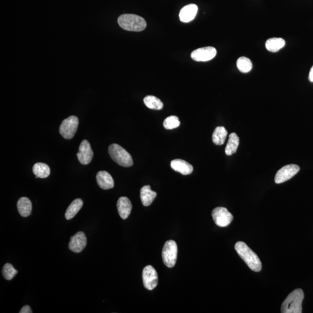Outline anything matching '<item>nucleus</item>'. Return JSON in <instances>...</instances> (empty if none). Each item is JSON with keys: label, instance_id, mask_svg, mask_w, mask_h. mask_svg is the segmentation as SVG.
Here are the masks:
<instances>
[{"label": "nucleus", "instance_id": "4", "mask_svg": "<svg viewBox=\"0 0 313 313\" xmlns=\"http://www.w3.org/2000/svg\"><path fill=\"white\" fill-rule=\"evenodd\" d=\"M109 153L112 160L122 167H130L134 164L130 153L118 144L114 143L110 146Z\"/></svg>", "mask_w": 313, "mask_h": 313}, {"label": "nucleus", "instance_id": "12", "mask_svg": "<svg viewBox=\"0 0 313 313\" xmlns=\"http://www.w3.org/2000/svg\"><path fill=\"white\" fill-rule=\"evenodd\" d=\"M87 241L86 234L83 231H79L71 237L68 247L71 251L80 253L86 248Z\"/></svg>", "mask_w": 313, "mask_h": 313}, {"label": "nucleus", "instance_id": "26", "mask_svg": "<svg viewBox=\"0 0 313 313\" xmlns=\"http://www.w3.org/2000/svg\"><path fill=\"white\" fill-rule=\"evenodd\" d=\"M180 122L179 118L175 115H172L165 119L163 123L164 127L167 130H173L179 127Z\"/></svg>", "mask_w": 313, "mask_h": 313}, {"label": "nucleus", "instance_id": "23", "mask_svg": "<svg viewBox=\"0 0 313 313\" xmlns=\"http://www.w3.org/2000/svg\"><path fill=\"white\" fill-rule=\"evenodd\" d=\"M33 172L36 175V178H40L44 179L49 177L51 171L48 165L42 162H37L33 166Z\"/></svg>", "mask_w": 313, "mask_h": 313}, {"label": "nucleus", "instance_id": "18", "mask_svg": "<svg viewBox=\"0 0 313 313\" xmlns=\"http://www.w3.org/2000/svg\"><path fill=\"white\" fill-rule=\"evenodd\" d=\"M17 207L18 212L22 217L26 218L31 214L32 203L27 197H22L18 200Z\"/></svg>", "mask_w": 313, "mask_h": 313}, {"label": "nucleus", "instance_id": "3", "mask_svg": "<svg viewBox=\"0 0 313 313\" xmlns=\"http://www.w3.org/2000/svg\"><path fill=\"white\" fill-rule=\"evenodd\" d=\"M118 23L122 29L130 31H142L146 29V22L140 16L124 14L118 18Z\"/></svg>", "mask_w": 313, "mask_h": 313}, {"label": "nucleus", "instance_id": "19", "mask_svg": "<svg viewBox=\"0 0 313 313\" xmlns=\"http://www.w3.org/2000/svg\"><path fill=\"white\" fill-rule=\"evenodd\" d=\"M83 205V200L80 199L74 200L67 209L65 213V218L67 220H70L76 216Z\"/></svg>", "mask_w": 313, "mask_h": 313}, {"label": "nucleus", "instance_id": "25", "mask_svg": "<svg viewBox=\"0 0 313 313\" xmlns=\"http://www.w3.org/2000/svg\"><path fill=\"white\" fill-rule=\"evenodd\" d=\"M237 67L240 71L243 73H247L252 70V64L249 59L243 56L238 59Z\"/></svg>", "mask_w": 313, "mask_h": 313}, {"label": "nucleus", "instance_id": "21", "mask_svg": "<svg viewBox=\"0 0 313 313\" xmlns=\"http://www.w3.org/2000/svg\"><path fill=\"white\" fill-rule=\"evenodd\" d=\"M286 45V42L281 38H271L266 41V49L271 52H277Z\"/></svg>", "mask_w": 313, "mask_h": 313}, {"label": "nucleus", "instance_id": "1", "mask_svg": "<svg viewBox=\"0 0 313 313\" xmlns=\"http://www.w3.org/2000/svg\"><path fill=\"white\" fill-rule=\"evenodd\" d=\"M235 249L250 269L253 271L259 272L262 269V263L257 255L250 249L246 243L239 242L235 245Z\"/></svg>", "mask_w": 313, "mask_h": 313}, {"label": "nucleus", "instance_id": "22", "mask_svg": "<svg viewBox=\"0 0 313 313\" xmlns=\"http://www.w3.org/2000/svg\"><path fill=\"white\" fill-rule=\"evenodd\" d=\"M227 135V131L224 127H218L215 128L212 134V141L215 145H224Z\"/></svg>", "mask_w": 313, "mask_h": 313}, {"label": "nucleus", "instance_id": "28", "mask_svg": "<svg viewBox=\"0 0 313 313\" xmlns=\"http://www.w3.org/2000/svg\"><path fill=\"white\" fill-rule=\"evenodd\" d=\"M20 313H31V309L29 306H24L22 309L21 310Z\"/></svg>", "mask_w": 313, "mask_h": 313}, {"label": "nucleus", "instance_id": "15", "mask_svg": "<svg viewBox=\"0 0 313 313\" xmlns=\"http://www.w3.org/2000/svg\"><path fill=\"white\" fill-rule=\"evenodd\" d=\"M119 215L123 219H126L129 217L133 209L132 203L126 197H121L118 199L117 203Z\"/></svg>", "mask_w": 313, "mask_h": 313}, {"label": "nucleus", "instance_id": "9", "mask_svg": "<svg viewBox=\"0 0 313 313\" xmlns=\"http://www.w3.org/2000/svg\"><path fill=\"white\" fill-rule=\"evenodd\" d=\"M142 278L144 286L147 290H153L157 286L158 275L153 266L148 265L144 268Z\"/></svg>", "mask_w": 313, "mask_h": 313}, {"label": "nucleus", "instance_id": "11", "mask_svg": "<svg viewBox=\"0 0 313 313\" xmlns=\"http://www.w3.org/2000/svg\"><path fill=\"white\" fill-rule=\"evenodd\" d=\"M77 156L78 160L81 164L88 165L91 162L93 156V152L89 141L87 140L82 141Z\"/></svg>", "mask_w": 313, "mask_h": 313}, {"label": "nucleus", "instance_id": "17", "mask_svg": "<svg viewBox=\"0 0 313 313\" xmlns=\"http://www.w3.org/2000/svg\"><path fill=\"white\" fill-rule=\"evenodd\" d=\"M156 196V193L153 192L149 185L143 186L140 190V199L144 206L151 205Z\"/></svg>", "mask_w": 313, "mask_h": 313}, {"label": "nucleus", "instance_id": "13", "mask_svg": "<svg viewBox=\"0 0 313 313\" xmlns=\"http://www.w3.org/2000/svg\"><path fill=\"white\" fill-rule=\"evenodd\" d=\"M198 10L197 5L194 4L187 5L181 8L179 15L181 22L189 23L195 20Z\"/></svg>", "mask_w": 313, "mask_h": 313}, {"label": "nucleus", "instance_id": "16", "mask_svg": "<svg viewBox=\"0 0 313 313\" xmlns=\"http://www.w3.org/2000/svg\"><path fill=\"white\" fill-rule=\"evenodd\" d=\"M171 167L175 171L183 175H190L193 171L192 165L181 159H175L171 162Z\"/></svg>", "mask_w": 313, "mask_h": 313}, {"label": "nucleus", "instance_id": "20", "mask_svg": "<svg viewBox=\"0 0 313 313\" xmlns=\"http://www.w3.org/2000/svg\"><path fill=\"white\" fill-rule=\"evenodd\" d=\"M240 143L239 137L236 133L230 134L228 142L225 149V153L227 156H231L236 153Z\"/></svg>", "mask_w": 313, "mask_h": 313}, {"label": "nucleus", "instance_id": "5", "mask_svg": "<svg viewBox=\"0 0 313 313\" xmlns=\"http://www.w3.org/2000/svg\"><path fill=\"white\" fill-rule=\"evenodd\" d=\"M178 256V246L173 240H168L164 244L162 252L164 264L168 268H172L176 264Z\"/></svg>", "mask_w": 313, "mask_h": 313}, {"label": "nucleus", "instance_id": "27", "mask_svg": "<svg viewBox=\"0 0 313 313\" xmlns=\"http://www.w3.org/2000/svg\"><path fill=\"white\" fill-rule=\"evenodd\" d=\"M3 276L7 280H11L17 275L18 271L11 264H6L2 271Z\"/></svg>", "mask_w": 313, "mask_h": 313}, {"label": "nucleus", "instance_id": "14", "mask_svg": "<svg viewBox=\"0 0 313 313\" xmlns=\"http://www.w3.org/2000/svg\"><path fill=\"white\" fill-rule=\"evenodd\" d=\"M98 186L103 190L111 189L114 186V181L111 175L107 171H99L96 175Z\"/></svg>", "mask_w": 313, "mask_h": 313}, {"label": "nucleus", "instance_id": "8", "mask_svg": "<svg viewBox=\"0 0 313 313\" xmlns=\"http://www.w3.org/2000/svg\"><path fill=\"white\" fill-rule=\"evenodd\" d=\"M300 170L298 165L295 164H290L284 166L278 170L275 175L274 180L275 183L280 184L290 180L295 176Z\"/></svg>", "mask_w": 313, "mask_h": 313}, {"label": "nucleus", "instance_id": "6", "mask_svg": "<svg viewBox=\"0 0 313 313\" xmlns=\"http://www.w3.org/2000/svg\"><path fill=\"white\" fill-rule=\"evenodd\" d=\"M78 124V118L75 115H71L62 121L59 127V133L65 139H71L77 132Z\"/></svg>", "mask_w": 313, "mask_h": 313}, {"label": "nucleus", "instance_id": "10", "mask_svg": "<svg viewBox=\"0 0 313 313\" xmlns=\"http://www.w3.org/2000/svg\"><path fill=\"white\" fill-rule=\"evenodd\" d=\"M217 54V51L214 47H203L195 50L191 54V58L197 62H207L214 59Z\"/></svg>", "mask_w": 313, "mask_h": 313}, {"label": "nucleus", "instance_id": "29", "mask_svg": "<svg viewBox=\"0 0 313 313\" xmlns=\"http://www.w3.org/2000/svg\"><path fill=\"white\" fill-rule=\"evenodd\" d=\"M309 79L311 82L313 83V66L311 68V70H310Z\"/></svg>", "mask_w": 313, "mask_h": 313}, {"label": "nucleus", "instance_id": "2", "mask_svg": "<svg viewBox=\"0 0 313 313\" xmlns=\"http://www.w3.org/2000/svg\"><path fill=\"white\" fill-rule=\"evenodd\" d=\"M304 292L301 289H296L289 294L281 305V313H302V302Z\"/></svg>", "mask_w": 313, "mask_h": 313}, {"label": "nucleus", "instance_id": "24", "mask_svg": "<svg viewBox=\"0 0 313 313\" xmlns=\"http://www.w3.org/2000/svg\"><path fill=\"white\" fill-rule=\"evenodd\" d=\"M144 103L148 108L156 111H159L163 108V103L160 99L152 95H149L145 97L143 99Z\"/></svg>", "mask_w": 313, "mask_h": 313}, {"label": "nucleus", "instance_id": "7", "mask_svg": "<svg viewBox=\"0 0 313 313\" xmlns=\"http://www.w3.org/2000/svg\"><path fill=\"white\" fill-rule=\"evenodd\" d=\"M213 220L218 226L227 227L233 220V216L226 208L217 207L212 212Z\"/></svg>", "mask_w": 313, "mask_h": 313}]
</instances>
